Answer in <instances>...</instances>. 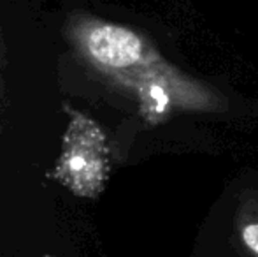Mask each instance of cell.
I'll return each mask as SVG.
<instances>
[{
  "label": "cell",
  "instance_id": "2",
  "mask_svg": "<svg viewBox=\"0 0 258 257\" xmlns=\"http://www.w3.org/2000/svg\"><path fill=\"white\" fill-rule=\"evenodd\" d=\"M107 144L99 125L81 113H72L63 137L56 178L81 197H95L107 180Z\"/></svg>",
  "mask_w": 258,
  "mask_h": 257
},
{
  "label": "cell",
  "instance_id": "4",
  "mask_svg": "<svg viewBox=\"0 0 258 257\" xmlns=\"http://www.w3.org/2000/svg\"><path fill=\"white\" fill-rule=\"evenodd\" d=\"M242 240H244L246 247L251 248L258 255V224H248L242 229Z\"/></svg>",
  "mask_w": 258,
  "mask_h": 257
},
{
  "label": "cell",
  "instance_id": "3",
  "mask_svg": "<svg viewBox=\"0 0 258 257\" xmlns=\"http://www.w3.org/2000/svg\"><path fill=\"white\" fill-rule=\"evenodd\" d=\"M6 44H4L2 27H0V132L4 127V111H6Z\"/></svg>",
  "mask_w": 258,
  "mask_h": 257
},
{
  "label": "cell",
  "instance_id": "1",
  "mask_svg": "<svg viewBox=\"0 0 258 257\" xmlns=\"http://www.w3.org/2000/svg\"><path fill=\"white\" fill-rule=\"evenodd\" d=\"M65 34L78 57L104 74H125L144 62V42L130 28L74 13Z\"/></svg>",
  "mask_w": 258,
  "mask_h": 257
}]
</instances>
